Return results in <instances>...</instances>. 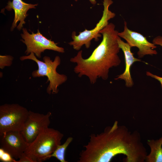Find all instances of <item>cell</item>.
Returning <instances> with one entry per match:
<instances>
[{
    "mask_svg": "<svg viewBox=\"0 0 162 162\" xmlns=\"http://www.w3.org/2000/svg\"><path fill=\"white\" fill-rule=\"evenodd\" d=\"M117 42L119 47L123 51L125 60V70L122 74L118 76L115 80L120 79L124 80L126 86L128 87L132 86L134 82L130 73V68L133 64L136 62H140V59L135 58L134 53L131 51V47L127 43L122 40L118 36Z\"/></svg>",
    "mask_w": 162,
    "mask_h": 162,
    "instance_id": "obj_12",
    "label": "cell"
},
{
    "mask_svg": "<svg viewBox=\"0 0 162 162\" xmlns=\"http://www.w3.org/2000/svg\"><path fill=\"white\" fill-rule=\"evenodd\" d=\"M16 162H33V161L29 158L24 153Z\"/></svg>",
    "mask_w": 162,
    "mask_h": 162,
    "instance_id": "obj_17",
    "label": "cell"
},
{
    "mask_svg": "<svg viewBox=\"0 0 162 162\" xmlns=\"http://www.w3.org/2000/svg\"><path fill=\"white\" fill-rule=\"evenodd\" d=\"M63 134L49 127L42 131L30 144L24 152L33 162H42L49 156L61 144Z\"/></svg>",
    "mask_w": 162,
    "mask_h": 162,
    "instance_id": "obj_3",
    "label": "cell"
},
{
    "mask_svg": "<svg viewBox=\"0 0 162 162\" xmlns=\"http://www.w3.org/2000/svg\"><path fill=\"white\" fill-rule=\"evenodd\" d=\"M75 1H77V0H75ZM91 3L93 5L95 4L96 3V0H89Z\"/></svg>",
    "mask_w": 162,
    "mask_h": 162,
    "instance_id": "obj_20",
    "label": "cell"
},
{
    "mask_svg": "<svg viewBox=\"0 0 162 162\" xmlns=\"http://www.w3.org/2000/svg\"><path fill=\"white\" fill-rule=\"evenodd\" d=\"M73 140V138L72 137H69L63 144L58 145L54 152L49 156V159L54 157L61 162H67L65 160V152L67 147Z\"/></svg>",
    "mask_w": 162,
    "mask_h": 162,
    "instance_id": "obj_14",
    "label": "cell"
},
{
    "mask_svg": "<svg viewBox=\"0 0 162 162\" xmlns=\"http://www.w3.org/2000/svg\"><path fill=\"white\" fill-rule=\"evenodd\" d=\"M152 43L155 45H157L162 46V36H158L154 38Z\"/></svg>",
    "mask_w": 162,
    "mask_h": 162,
    "instance_id": "obj_18",
    "label": "cell"
},
{
    "mask_svg": "<svg viewBox=\"0 0 162 162\" xmlns=\"http://www.w3.org/2000/svg\"><path fill=\"white\" fill-rule=\"evenodd\" d=\"M38 4H28L24 2L22 0H13L12 2L9 1L5 7L8 10L13 9L15 16L14 21L11 27L10 30L13 31L16 26L17 22L20 23L17 26V29L21 30L23 27V25L26 23L24 20L28 16L27 12L30 9L35 8Z\"/></svg>",
    "mask_w": 162,
    "mask_h": 162,
    "instance_id": "obj_11",
    "label": "cell"
},
{
    "mask_svg": "<svg viewBox=\"0 0 162 162\" xmlns=\"http://www.w3.org/2000/svg\"><path fill=\"white\" fill-rule=\"evenodd\" d=\"M147 144L150 147V152L146 156L145 161L162 162V136L156 140H148Z\"/></svg>",
    "mask_w": 162,
    "mask_h": 162,
    "instance_id": "obj_13",
    "label": "cell"
},
{
    "mask_svg": "<svg viewBox=\"0 0 162 162\" xmlns=\"http://www.w3.org/2000/svg\"><path fill=\"white\" fill-rule=\"evenodd\" d=\"M84 149L80 154L79 162H110L122 154L126 162H144L148 154L139 133L132 132L116 121L104 131L91 134Z\"/></svg>",
    "mask_w": 162,
    "mask_h": 162,
    "instance_id": "obj_1",
    "label": "cell"
},
{
    "mask_svg": "<svg viewBox=\"0 0 162 162\" xmlns=\"http://www.w3.org/2000/svg\"><path fill=\"white\" fill-rule=\"evenodd\" d=\"M146 74L147 76H150L158 81L161 83L162 88V77L153 74L149 71L146 72Z\"/></svg>",
    "mask_w": 162,
    "mask_h": 162,
    "instance_id": "obj_19",
    "label": "cell"
},
{
    "mask_svg": "<svg viewBox=\"0 0 162 162\" xmlns=\"http://www.w3.org/2000/svg\"><path fill=\"white\" fill-rule=\"evenodd\" d=\"M50 112L46 114L29 111L23 128L20 131L26 142L31 143L44 129L48 128L50 123Z\"/></svg>",
    "mask_w": 162,
    "mask_h": 162,
    "instance_id": "obj_8",
    "label": "cell"
},
{
    "mask_svg": "<svg viewBox=\"0 0 162 162\" xmlns=\"http://www.w3.org/2000/svg\"><path fill=\"white\" fill-rule=\"evenodd\" d=\"M26 108L17 104L0 106V136L10 131H21L29 114Z\"/></svg>",
    "mask_w": 162,
    "mask_h": 162,
    "instance_id": "obj_6",
    "label": "cell"
},
{
    "mask_svg": "<svg viewBox=\"0 0 162 162\" xmlns=\"http://www.w3.org/2000/svg\"><path fill=\"white\" fill-rule=\"evenodd\" d=\"M118 35L124 39L131 47H136L138 49L137 55L139 58H142L146 55H152L157 53V51L154 50L157 46L148 41L142 34L128 29L125 21L124 22L123 31L118 32Z\"/></svg>",
    "mask_w": 162,
    "mask_h": 162,
    "instance_id": "obj_9",
    "label": "cell"
},
{
    "mask_svg": "<svg viewBox=\"0 0 162 162\" xmlns=\"http://www.w3.org/2000/svg\"><path fill=\"white\" fill-rule=\"evenodd\" d=\"M23 33L21 36L23 40H21L26 45L27 49L25 52L27 55L33 52L38 58L41 57V54L46 50H52L64 53V49L57 45L51 40L47 39L41 34L39 30L36 33L32 32L29 34L26 29L22 28Z\"/></svg>",
    "mask_w": 162,
    "mask_h": 162,
    "instance_id": "obj_7",
    "label": "cell"
},
{
    "mask_svg": "<svg viewBox=\"0 0 162 162\" xmlns=\"http://www.w3.org/2000/svg\"><path fill=\"white\" fill-rule=\"evenodd\" d=\"M0 160L3 162H16L8 153L0 148Z\"/></svg>",
    "mask_w": 162,
    "mask_h": 162,
    "instance_id": "obj_15",
    "label": "cell"
},
{
    "mask_svg": "<svg viewBox=\"0 0 162 162\" xmlns=\"http://www.w3.org/2000/svg\"><path fill=\"white\" fill-rule=\"evenodd\" d=\"M115 28V25L110 23L100 31L102 40L88 58H83L80 50L70 58L71 62L77 64L74 71L79 77L86 76L91 83L94 84L98 78L107 80L109 69L120 64L118 53L120 49L117 40L118 32Z\"/></svg>",
    "mask_w": 162,
    "mask_h": 162,
    "instance_id": "obj_2",
    "label": "cell"
},
{
    "mask_svg": "<svg viewBox=\"0 0 162 162\" xmlns=\"http://www.w3.org/2000/svg\"><path fill=\"white\" fill-rule=\"evenodd\" d=\"M29 145L20 131H8L0 135V148L16 159H19Z\"/></svg>",
    "mask_w": 162,
    "mask_h": 162,
    "instance_id": "obj_10",
    "label": "cell"
},
{
    "mask_svg": "<svg viewBox=\"0 0 162 162\" xmlns=\"http://www.w3.org/2000/svg\"><path fill=\"white\" fill-rule=\"evenodd\" d=\"M13 57L10 56H0V68L2 69L5 66H9L11 65Z\"/></svg>",
    "mask_w": 162,
    "mask_h": 162,
    "instance_id": "obj_16",
    "label": "cell"
},
{
    "mask_svg": "<svg viewBox=\"0 0 162 162\" xmlns=\"http://www.w3.org/2000/svg\"><path fill=\"white\" fill-rule=\"evenodd\" d=\"M112 3V0H103L104 9L102 16L94 28L90 30L85 29L83 32H79V34L77 35H76L75 32H72L71 37L73 40L68 44L72 46L74 50H79L83 45H85L86 48H88L93 39L96 41L99 40V38L102 36L100 33V31L108 24V21L110 20L115 16V14L109 9L110 6Z\"/></svg>",
    "mask_w": 162,
    "mask_h": 162,
    "instance_id": "obj_5",
    "label": "cell"
},
{
    "mask_svg": "<svg viewBox=\"0 0 162 162\" xmlns=\"http://www.w3.org/2000/svg\"><path fill=\"white\" fill-rule=\"evenodd\" d=\"M23 61L31 59L35 62L38 64V69L33 71L32 73L33 77H40L46 76L49 84L46 89V92L49 94H56L58 92V87L65 82L67 80L66 75L60 74L56 71V68L60 64L61 60L59 56H56L53 61L50 57L45 56L43 59L44 62L37 59L33 52L27 56H23L20 58Z\"/></svg>",
    "mask_w": 162,
    "mask_h": 162,
    "instance_id": "obj_4",
    "label": "cell"
}]
</instances>
